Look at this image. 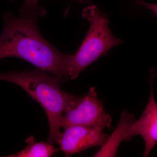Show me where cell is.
I'll use <instances>...</instances> for the list:
<instances>
[{
	"label": "cell",
	"instance_id": "1",
	"mask_svg": "<svg viewBox=\"0 0 157 157\" xmlns=\"http://www.w3.org/2000/svg\"><path fill=\"white\" fill-rule=\"evenodd\" d=\"M20 13L16 17L7 11L3 16L4 27L0 36V60L11 57L22 59L63 81L67 78L70 54L57 49L39 32L37 20L45 13Z\"/></svg>",
	"mask_w": 157,
	"mask_h": 157
},
{
	"label": "cell",
	"instance_id": "2",
	"mask_svg": "<svg viewBox=\"0 0 157 157\" xmlns=\"http://www.w3.org/2000/svg\"><path fill=\"white\" fill-rule=\"evenodd\" d=\"M0 80L17 85L44 109L49 124L48 141L56 143L61 133L60 121L65 109L77 96L60 88L61 81L36 69L24 72L0 73Z\"/></svg>",
	"mask_w": 157,
	"mask_h": 157
},
{
	"label": "cell",
	"instance_id": "3",
	"mask_svg": "<svg viewBox=\"0 0 157 157\" xmlns=\"http://www.w3.org/2000/svg\"><path fill=\"white\" fill-rule=\"evenodd\" d=\"M82 15L89 21L90 27L77 52L70 54L66 77L71 80L77 78L100 57L106 55L111 48L123 42L121 39L114 36L109 29L107 14L101 13L95 5L84 8Z\"/></svg>",
	"mask_w": 157,
	"mask_h": 157
},
{
	"label": "cell",
	"instance_id": "4",
	"mask_svg": "<svg viewBox=\"0 0 157 157\" xmlns=\"http://www.w3.org/2000/svg\"><path fill=\"white\" fill-rule=\"evenodd\" d=\"M112 119L105 111L104 103L98 97L95 88L90 89L86 94L77 96L67 107L60 121L63 129L73 126L110 128Z\"/></svg>",
	"mask_w": 157,
	"mask_h": 157
},
{
	"label": "cell",
	"instance_id": "5",
	"mask_svg": "<svg viewBox=\"0 0 157 157\" xmlns=\"http://www.w3.org/2000/svg\"><path fill=\"white\" fill-rule=\"evenodd\" d=\"M109 135L104 129L95 127L73 126L64 129L56 143L66 156H70L94 147H101L107 142Z\"/></svg>",
	"mask_w": 157,
	"mask_h": 157
},
{
	"label": "cell",
	"instance_id": "6",
	"mask_svg": "<svg viewBox=\"0 0 157 157\" xmlns=\"http://www.w3.org/2000/svg\"><path fill=\"white\" fill-rule=\"evenodd\" d=\"M153 78L151 82V93L147 104L142 115L135 120L127 132V141L140 135L145 144L143 157H148L157 144V103L155 100L153 86Z\"/></svg>",
	"mask_w": 157,
	"mask_h": 157
},
{
	"label": "cell",
	"instance_id": "7",
	"mask_svg": "<svg viewBox=\"0 0 157 157\" xmlns=\"http://www.w3.org/2000/svg\"><path fill=\"white\" fill-rule=\"evenodd\" d=\"M135 118L127 111L122 113L119 123L106 143L94 155V157H114L121 142L127 140L128 129Z\"/></svg>",
	"mask_w": 157,
	"mask_h": 157
},
{
	"label": "cell",
	"instance_id": "8",
	"mask_svg": "<svg viewBox=\"0 0 157 157\" xmlns=\"http://www.w3.org/2000/svg\"><path fill=\"white\" fill-rule=\"evenodd\" d=\"M27 146L22 150L6 157H50L59 151L60 148H56L52 144L47 141L37 142L33 136L25 140Z\"/></svg>",
	"mask_w": 157,
	"mask_h": 157
},
{
	"label": "cell",
	"instance_id": "9",
	"mask_svg": "<svg viewBox=\"0 0 157 157\" xmlns=\"http://www.w3.org/2000/svg\"><path fill=\"white\" fill-rule=\"evenodd\" d=\"M23 4L20 9V13H33V12H45V10L39 6V0H21ZM80 3L89 2L90 0H76Z\"/></svg>",
	"mask_w": 157,
	"mask_h": 157
},
{
	"label": "cell",
	"instance_id": "10",
	"mask_svg": "<svg viewBox=\"0 0 157 157\" xmlns=\"http://www.w3.org/2000/svg\"><path fill=\"white\" fill-rule=\"evenodd\" d=\"M135 1L137 5L144 6L147 9L152 11L157 16V4L147 3L142 0H135Z\"/></svg>",
	"mask_w": 157,
	"mask_h": 157
}]
</instances>
